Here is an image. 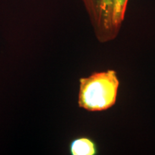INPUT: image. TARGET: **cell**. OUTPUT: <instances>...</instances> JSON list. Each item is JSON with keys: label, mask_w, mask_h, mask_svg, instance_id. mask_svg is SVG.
Segmentation results:
<instances>
[{"label": "cell", "mask_w": 155, "mask_h": 155, "mask_svg": "<svg viewBox=\"0 0 155 155\" xmlns=\"http://www.w3.org/2000/svg\"><path fill=\"white\" fill-rule=\"evenodd\" d=\"M119 84L117 73L111 69L81 78L78 96V106L90 112L109 109L116 103Z\"/></svg>", "instance_id": "cell-1"}, {"label": "cell", "mask_w": 155, "mask_h": 155, "mask_svg": "<svg viewBox=\"0 0 155 155\" xmlns=\"http://www.w3.org/2000/svg\"><path fill=\"white\" fill-rule=\"evenodd\" d=\"M82 1L98 41L101 43H106L115 40L121 30L116 21L117 0Z\"/></svg>", "instance_id": "cell-2"}, {"label": "cell", "mask_w": 155, "mask_h": 155, "mask_svg": "<svg viewBox=\"0 0 155 155\" xmlns=\"http://www.w3.org/2000/svg\"><path fill=\"white\" fill-rule=\"evenodd\" d=\"M71 155H96L98 147L95 141L88 137H78L72 140L69 147Z\"/></svg>", "instance_id": "cell-3"}, {"label": "cell", "mask_w": 155, "mask_h": 155, "mask_svg": "<svg viewBox=\"0 0 155 155\" xmlns=\"http://www.w3.org/2000/svg\"><path fill=\"white\" fill-rule=\"evenodd\" d=\"M129 0H117L116 9V21L118 27L121 29L124 21Z\"/></svg>", "instance_id": "cell-4"}]
</instances>
